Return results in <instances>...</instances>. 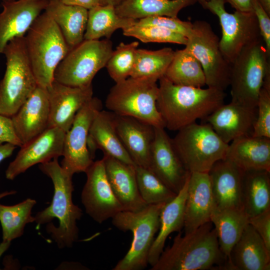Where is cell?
I'll use <instances>...</instances> for the list:
<instances>
[{
	"label": "cell",
	"instance_id": "8",
	"mask_svg": "<svg viewBox=\"0 0 270 270\" xmlns=\"http://www.w3.org/2000/svg\"><path fill=\"white\" fill-rule=\"evenodd\" d=\"M172 142L184 167L190 172H208L216 162L226 158L229 144L208 124L196 122L178 130Z\"/></svg>",
	"mask_w": 270,
	"mask_h": 270
},
{
	"label": "cell",
	"instance_id": "31",
	"mask_svg": "<svg viewBox=\"0 0 270 270\" xmlns=\"http://www.w3.org/2000/svg\"><path fill=\"white\" fill-rule=\"evenodd\" d=\"M242 208L248 218L270 208V172L244 171L242 188Z\"/></svg>",
	"mask_w": 270,
	"mask_h": 270
},
{
	"label": "cell",
	"instance_id": "47",
	"mask_svg": "<svg viewBox=\"0 0 270 270\" xmlns=\"http://www.w3.org/2000/svg\"><path fill=\"white\" fill-rule=\"evenodd\" d=\"M62 3L76 6H79L90 10L100 4L99 0H59Z\"/></svg>",
	"mask_w": 270,
	"mask_h": 270
},
{
	"label": "cell",
	"instance_id": "45",
	"mask_svg": "<svg viewBox=\"0 0 270 270\" xmlns=\"http://www.w3.org/2000/svg\"><path fill=\"white\" fill-rule=\"evenodd\" d=\"M17 146L14 144L6 142L0 144V163L5 158L10 156ZM16 193V191L5 192L0 194V199L9 195Z\"/></svg>",
	"mask_w": 270,
	"mask_h": 270
},
{
	"label": "cell",
	"instance_id": "26",
	"mask_svg": "<svg viewBox=\"0 0 270 270\" xmlns=\"http://www.w3.org/2000/svg\"><path fill=\"white\" fill-rule=\"evenodd\" d=\"M224 268L234 270H270V252L249 224L233 247Z\"/></svg>",
	"mask_w": 270,
	"mask_h": 270
},
{
	"label": "cell",
	"instance_id": "50",
	"mask_svg": "<svg viewBox=\"0 0 270 270\" xmlns=\"http://www.w3.org/2000/svg\"><path fill=\"white\" fill-rule=\"evenodd\" d=\"M10 242V241L2 240V242L0 244V257L9 248Z\"/></svg>",
	"mask_w": 270,
	"mask_h": 270
},
{
	"label": "cell",
	"instance_id": "18",
	"mask_svg": "<svg viewBox=\"0 0 270 270\" xmlns=\"http://www.w3.org/2000/svg\"><path fill=\"white\" fill-rule=\"evenodd\" d=\"M49 0H6L1 2L0 55L7 44L24 36L36 18L44 10Z\"/></svg>",
	"mask_w": 270,
	"mask_h": 270
},
{
	"label": "cell",
	"instance_id": "21",
	"mask_svg": "<svg viewBox=\"0 0 270 270\" xmlns=\"http://www.w3.org/2000/svg\"><path fill=\"white\" fill-rule=\"evenodd\" d=\"M214 208L208 172H190L184 206V234L210 222Z\"/></svg>",
	"mask_w": 270,
	"mask_h": 270
},
{
	"label": "cell",
	"instance_id": "22",
	"mask_svg": "<svg viewBox=\"0 0 270 270\" xmlns=\"http://www.w3.org/2000/svg\"><path fill=\"white\" fill-rule=\"evenodd\" d=\"M244 171L226 158L216 162L208 172L214 210L242 208ZM243 210V209H242Z\"/></svg>",
	"mask_w": 270,
	"mask_h": 270
},
{
	"label": "cell",
	"instance_id": "15",
	"mask_svg": "<svg viewBox=\"0 0 270 270\" xmlns=\"http://www.w3.org/2000/svg\"><path fill=\"white\" fill-rule=\"evenodd\" d=\"M66 132L57 128H48L22 144L14 160L6 170V177L12 180L32 166L62 156Z\"/></svg>",
	"mask_w": 270,
	"mask_h": 270
},
{
	"label": "cell",
	"instance_id": "3",
	"mask_svg": "<svg viewBox=\"0 0 270 270\" xmlns=\"http://www.w3.org/2000/svg\"><path fill=\"white\" fill-rule=\"evenodd\" d=\"M226 258L220 250L212 224L208 222L184 236L179 233L164 250L151 270H205L220 268Z\"/></svg>",
	"mask_w": 270,
	"mask_h": 270
},
{
	"label": "cell",
	"instance_id": "16",
	"mask_svg": "<svg viewBox=\"0 0 270 270\" xmlns=\"http://www.w3.org/2000/svg\"><path fill=\"white\" fill-rule=\"evenodd\" d=\"M164 128L154 127L149 169L169 188L177 194L190 172L184 167Z\"/></svg>",
	"mask_w": 270,
	"mask_h": 270
},
{
	"label": "cell",
	"instance_id": "49",
	"mask_svg": "<svg viewBox=\"0 0 270 270\" xmlns=\"http://www.w3.org/2000/svg\"><path fill=\"white\" fill-rule=\"evenodd\" d=\"M264 10L270 15V0H258Z\"/></svg>",
	"mask_w": 270,
	"mask_h": 270
},
{
	"label": "cell",
	"instance_id": "14",
	"mask_svg": "<svg viewBox=\"0 0 270 270\" xmlns=\"http://www.w3.org/2000/svg\"><path fill=\"white\" fill-rule=\"evenodd\" d=\"M85 172L86 181L81 198L86 214L102 224L124 210L109 184L103 158L94 161Z\"/></svg>",
	"mask_w": 270,
	"mask_h": 270
},
{
	"label": "cell",
	"instance_id": "17",
	"mask_svg": "<svg viewBox=\"0 0 270 270\" xmlns=\"http://www.w3.org/2000/svg\"><path fill=\"white\" fill-rule=\"evenodd\" d=\"M46 89L50 106L48 128H57L66 132L77 112L92 98V84L73 87L54 80Z\"/></svg>",
	"mask_w": 270,
	"mask_h": 270
},
{
	"label": "cell",
	"instance_id": "44",
	"mask_svg": "<svg viewBox=\"0 0 270 270\" xmlns=\"http://www.w3.org/2000/svg\"><path fill=\"white\" fill-rule=\"evenodd\" d=\"M6 142L20 147L22 146L15 133L11 118L0 114V144Z\"/></svg>",
	"mask_w": 270,
	"mask_h": 270
},
{
	"label": "cell",
	"instance_id": "7",
	"mask_svg": "<svg viewBox=\"0 0 270 270\" xmlns=\"http://www.w3.org/2000/svg\"><path fill=\"white\" fill-rule=\"evenodd\" d=\"M165 204H149L136 212L122 210L112 218L116 228L130 231L133 236L130 249L113 270H141L148 266V253L158 230L160 214Z\"/></svg>",
	"mask_w": 270,
	"mask_h": 270
},
{
	"label": "cell",
	"instance_id": "28",
	"mask_svg": "<svg viewBox=\"0 0 270 270\" xmlns=\"http://www.w3.org/2000/svg\"><path fill=\"white\" fill-rule=\"evenodd\" d=\"M190 174V172L176 196L166 203L162 210L159 231L148 256V264L152 266L156 264L164 250L165 242L168 236L174 232H180L184 227V206Z\"/></svg>",
	"mask_w": 270,
	"mask_h": 270
},
{
	"label": "cell",
	"instance_id": "29",
	"mask_svg": "<svg viewBox=\"0 0 270 270\" xmlns=\"http://www.w3.org/2000/svg\"><path fill=\"white\" fill-rule=\"evenodd\" d=\"M88 10L64 4L59 0H49L44 12L60 28L70 50L84 40Z\"/></svg>",
	"mask_w": 270,
	"mask_h": 270
},
{
	"label": "cell",
	"instance_id": "11",
	"mask_svg": "<svg viewBox=\"0 0 270 270\" xmlns=\"http://www.w3.org/2000/svg\"><path fill=\"white\" fill-rule=\"evenodd\" d=\"M198 2L218 16L222 32L219 42L220 50L230 64L245 48L262 40L253 11L236 10L229 13L225 8L224 0H198Z\"/></svg>",
	"mask_w": 270,
	"mask_h": 270
},
{
	"label": "cell",
	"instance_id": "5",
	"mask_svg": "<svg viewBox=\"0 0 270 270\" xmlns=\"http://www.w3.org/2000/svg\"><path fill=\"white\" fill-rule=\"evenodd\" d=\"M157 80L128 77L116 82L106 98V108L115 114L132 117L156 128H165L158 110Z\"/></svg>",
	"mask_w": 270,
	"mask_h": 270
},
{
	"label": "cell",
	"instance_id": "13",
	"mask_svg": "<svg viewBox=\"0 0 270 270\" xmlns=\"http://www.w3.org/2000/svg\"><path fill=\"white\" fill-rule=\"evenodd\" d=\"M102 109L100 100L93 96L77 112L70 128L65 134L60 166L72 174L85 172L94 162L88 139L92 120Z\"/></svg>",
	"mask_w": 270,
	"mask_h": 270
},
{
	"label": "cell",
	"instance_id": "40",
	"mask_svg": "<svg viewBox=\"0 0 270 270\" xmlns=\"http://www.w3.org/2000/svg\"><path fill=\"white\" fill-rule=\"evenodd\" d=\"M256 107V118L252 136L270 138V75L264 79Z\"/></svg>",
	"mask_w": 270,
	"mask_h": 270
},
{
	"label": "cell",
	"instance_id": "20",
	"mask_svg": "<svg viewBox=\"0 0 270 270\" xmlns=\"http://www.w3.org/2000/svg\"><path fill=\"white\" fill-rule=\"evenodd\" d=\"M49 118L47 89L38 85L16 114L11 117L15 133L22 145L48 128Z\"/></svg>",
	"mask_w": 270,
	"mask_h": 270
},
{
	"label": "cell",
	"instance_id": "12",
	"mask_svg": "<svg viewBox=\"0 0 270 270\" xmlns=\"http://www.w3.org/2000/svg\"><path fill=\"white\" fill-rule=\"evenodd\" d=\"M185 48L200 63L208 87L224 90L230 85V66L222 55L220 39L204 20L192 22Z\"/></svg>",
	"mask_w": 270,
	"mask_h": 270
},
{
	"label": "cell",
	"instance_id": "38",
	"mask_svg": "<svg viewBox=\"0 0 270 270\" xmlns=\"http://www.w3.org/2000/svg\"><path fill=\"white\" fill-rule=\"evenodd\" d=\"M138 44V42L128 44L121 42L112 51L106 66L110 76L116 83L130 76Z\"/></svg>",
	"mask_w": 270,
	"mask_h": 270
},
{
	"label": "cell",
	"instance_id": "43",
	"mask_svg": "<svg viewBox=\"0 0 270 270\" xmlns=\"http://www.w3.org/2000/svg\"><path fill=\"white\" fill-rule=\"evenodd\" d=\"M248 224L260 235L270 252V208L248 218Z\"/></svg>",
	"mask_w": 270,
	"mask_h": 270
},
{
	"label": "cell",
	"instance_id": "34",
	"mask_svg": "<svg viewBox=\"0 0 270 270\" xmlns=\"http://www.w3.org/2000/svg\"><path fill=\"white\" fill-rule=\"evenodd\" d=\"M164 76L174 84L202 88L206 85L200 62L185 48L175 51Z\"/></svg>",
	"mask_w": 270,
	"mask_h": 270
},
{
	"label": "cell",
	"instance_id": "19",
	"mask_svg": "<svg viewBox=\"0 0 270 270\" xmlns=\"http://www.w3.org/2000/svg\"><path fill=\"white\" fill-rule=\"evenodd\" d=\"M257 107L252 108L230 102L224 104L204 120L226 143L252 136Z\"/></svg>",
	"mask_w": 270,
	"mask_h": 270
},
{
	"label": "cell",
	"instance_id": "51",
	"mask_svg": "<svg viewBox=\"0 0 270 270\" xmlns=\"http://www.w3.org/2000/svg\"><path fill=\"white\" fill-rule=\"evenodd\" d=\"M4 0H0V2H4Z\"/></svg>",
	"mask_w": 270,
	"mask_h": 270
},
{
	"label": "cell",
	"instance_id": "39",
	"mask_svg": "<svg viewBox=\"0 0 270 270\" xmlns=\"http://www.w3.org/2000/svg\"><path fill=\"white\" fill-rule=\"evenodd\" d=\"M124 35L136 38L143 42L174 43L186 45L188 38L180 34L156 26L134 24L124 29Z\"/></svg>",
	"mask_w": 270,
	"mask_h": 270
},
{
	"label": "cell",
	"instance_id": "35",
	"mask_svg": "<svg viewBox=\"0 0 270 270\" xmlns=\"http://www.w3.org/2000/svg\"><path fill=\"white\" fill-rule=\"evenodd\" d=\"M174 52L170 48L154 50L137 48L130 77L148 78L158 80L164 75Z\"/></svg>",
	"mask_w": 270,
	"mask_h": 270
},
{
	"label": "cell",
	"instance_id": "4",
	"mask_svg": "<svg viewBox=\"0 0 270 270\" xmlns=\"http://www.w3.org/2000/svg\"><path fill=\"white\" fill-rule=\"evenodd\" d=\"M24 39L38 85L47 88L54 80L56 67L70 49L60 28L45 12L34 21Z\"/></svg>",
	"mask_w": 270,
	"mask_h": 270
},
{
	"label": "cell",
	"instance_id": "42",
	"mask_svg": "<svg viewBox=\"0 0 270 270\" xmlns=\"http://www.w3.org/2000/svg\"><path fill=\"white\" fill-rule=\"evenodd\" d=\"M253 12L256 18L260 34L268 55L270 56V15L262 8L258 0H254Z\"/></svg>",
	"mask_w": 270,
	"mask_h": 270
},
{
	"label": "cell",
	"instance_id": "10",
	"mask_svg": "<svg viewBox=\"0 0 270 270\" xmlns=\"http://www.w3.org/2000/svg\"><path fill=\"white\" fill-rule=\"evenodd\" d=\"M112 51L109 39L84 40L60 62L54 72V80L70 86H89L97 72L106 66Z\"/></svg>",
	"mask_w": 270,
	"mask_h": 270
},
{
	"label": "cell",
	"instance_id": "1",
	"mask_svg": "<svg viewBox=\"0 0 270 270\" xmlns=\"http://www.w3.org/2000/svg\"><path fill=\"white\" fill-rule=\"evenodd\" d=\"M156 105L165 128L178 131L204 120L224 104L226 94L214 88L178 85L164 76L159 79Z\"/></svg>",
	"mask_w": 270,
	"mask_h": 270
},
{
	"label": "cell",
	"instance_id": "32",
	"mask_svg": "<svg viewBox=\"0 0 270 270\" xmlns=\"http://www.w3.org/2000/svg\"><path fill=\"white\" fill-rule=\"evenodd\" d=\"M198 2V0H124L115 7L119 16L139 20L160 16L177 18L184 8Z\"/></svg>",
	"mask_w": 270,
	"mask_h": 270
},
{
	"label": "cell",
	"instance_id": "24",
	"mask_svg": "<svg viewBox=\"0 0 270 270\" xmlns=\"http://www.w3.org/2000/svg\"><path fill=\"white\" fill-rule=\"evenodd\" d=\"M114 114L118 136L135 165L149 169L154 127L132 117Z\"/></svg>",
	"mask_w": 270,
	"mask_h": 270
},
{
	"label": "cell",
	"instance_id": "27",
	"mask_svg": "<svg viewBox=\"0 0 270 270\" xmlns=\"http://www.w3.org/2000/svg\"><path fill=\"white\" fill-rule=\"evenodd\" d=\"M226 158L244 171L270 172V138L248 136L228 144Z\"/></svg>",
	"mask_w": 270,
	"mask_h": 270
},
{
	"label": "cell",
	"instance_id": "37",
	"mask_svg": "<svg viewBox=\"0 0 270 270\" xmlns=\"http://www.w3.org/2000/svg\"><path fill=\"white\" fill-rule=\"evenodd\" d=\"M135 170L138 189L146 204L166 203L177 194L150 169L136 165Z\"/></svg>",
	"mask_w": 270,
	"mask_h": 270
},
{
	"label": "cell",
	"instance_id": "2",
	"mask_svg": "<svg viewBox=\"0 0 270 270\" xmlns=\"http://www.w3.org/2000/svg\"><path fill=\"white\" fill-rule=\"evenodd\" d=\"M40 170L50 177L54 187V194L51 204L36 216L37 228L48 224L47 232L59 248H71L78 236L76 221L82 215L81 209L72 200L74 190L72 181L73 174L62 167L58 158L40 164Z\"/></svg>",
	"mask_w": 270,
	"mask_h": 270
},
{
	"label": "cell",
	"instance_id": "33",
	"mask_svg": "<svg viewBox=\"0 0 270 270\" xmlns=\"http://www.w3.org/2000/svg\"><path fill=\"white\" fill-rule=\"evenodd\" d=\"M136 21L119 16L113 6L99 4L88 10L84 40H98L102 37L109 39L117 30L128 28Z\"/></svg>",
	"mask_w": 270,
	"mask_h": 270
},
{
	"label": "cell",
	"instance_id": "25",
	"mask_svg": "<svg viewBox=\"0 0 270 270\" xmlns=\"http://www.w3.org/2000/svg\"><path fill=\"white\" fill-rule=\"evenodd\" d=\"M114 113L102 110L95 115L92 122L88 139V146L94 159L96 149L104 154L114 158L124 163L135 165L122 144L116 130Z\"/></svg>",
	"mask_w": 270,
	"mask_h": 270
},
{
	"label": "cell",
	"instance_id": "9",
	"mask_svg": "<svg viewBox=\"0 0 270 270\" xmlns=\"http://www.w3.org/2000/svg\"><path fill=\"white\" fill-rule=\"evenodd\" d=\"M270 74V56L260 40L245 48L231 64V102L256 108L264 79Z\"/></svg>",
	"mask_w": 270,
	"mask_h": 270
},
{
	"label": "cell",
	"instance_id": "6",
	"mask_svg": "<svg viewBox=\"0 0 270 270\" xmlns=\"http://www.w3.org/2000/svg\"><path fill=\"white\" fill-rule=\"evenodd\" d=\"M6 68L0 80V114L12 117L38 86L28 56L24 36L16 38L4 47Z\"/></svg>",
	"mask_w": 270,
	"mask_h": 270
},
{
	"label": "cell",
	"instance_id": "23",
	"mask_svg": "<svg viewBox=\"0 0 270 270\" xmlns=\"http://www.w3.org/2000/svg\"><path fill=\"white\" fill-rule=\"evenodd\" d=\"M106 174L116 198L124 210L138 212L148 204L140 194L136 178L135 166L124 163L104 154Z\"/></svg>",
	"mask_w": 270,
	"mask_h": 270
},
{
	"label": "cell",
	"instance_id": "36",
	"mask_svg": "<svg viewBox=\"0 0 270 270\" xmlns=\"http://www.w3.org/2000/svg\"><path fill=\"white\" fill-rule=\"evenodd\" d=\"M36 204V201L31 198H27L14 206L0 204L2 240L11 242L23 234L26 224L35 221L31 214Z\"/></svg>",
	"mask_w": 270,
	"mask_h": 270
},
{
	"label": "cell",
	"instance_id": "48",
	"mask_svg": "<svg viewBox=\"0 0 270 270\" xmlns=\"http://www.w3.org/2000/svg\"><path fill=\"white\" fill-rule=\"evenodd\" d=\"M124 0H99L100 4L102 5H112L116 6Z\"/></svg>",
	"mask_w": 270,
	"mask_h": 270
},
{
	"label": "cell",
	"instance_id": "41",
	"mask_svg": "<svg viewBox=\"0 0 270 270\" xmlns=\"http://www.w3.org/2000/svg\"><path fill=\"white\" fill-rule=\"evenodd\" d=\"M138 26H156L179 33L188 38L190 34L192 22L183 21L177 18L154 16L137 20Z\"/></svg>",
	"mask_w": 270,
	"mask_h": 270
},
{
	"label": "cell",
	"instance_id": "46",
	"mask_svg": "<svg viewBox=\"0 0 270 270\" xmlns=\"http://www.w3.org/2000/svg\"><path fill=\"white\" fill-rule=\"evenodd\" d=\"M226 2H228L236 10L250 12H252L254 0H224Z\"/></svg>",
	"mask_w": 270,
	"mask_h": 270
},
{
	"label": "cell",
	"instance_id": "52",
	"mask_svg": "<svg viewBox=\"0 0 270 270\" xmlns=\"http://www.w3.org/2000/svg\"></svg>",
	"mask_w": 270,
	"mask_h": 270
},
{
	"label": "cell",
	"instance_id": "30",
	"mask_svg": "<svg viewBox=\"0 0 270 270\" xmlns=\"http://www.w3.org/2000/svg\"><path fill=\"white\" fill-rule=\"evenodd\" d=\"M210 221L215 230L220 250L227 262L233 247L248 224V217L242 208L214 210Z\"/></svg>",
	"mask_w": 270,
	"mask_h": 270
}]
</instances>
